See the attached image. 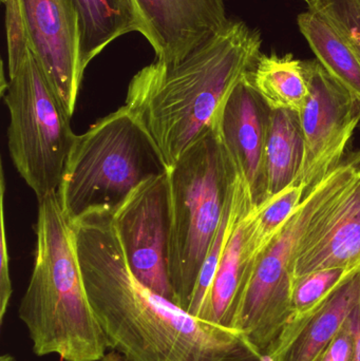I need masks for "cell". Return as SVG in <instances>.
<instances>
[{
	"label": "cell",
	"mask_w": 360,
	"mask_h": 361,
	"mask_svg": "<svg viewBox=\"0 0 360 361\" xmlns=\"http://www.w3.org/2000/svg\"><path fill=\"white\" fill-rule=\"evenodd\" d=\"M108 348L128 361H266L243 333L190 315L133 275L112 216L71 224Z\"/></svg>",
	"instance_id": "obj_1"
},
{
	"label": "cell",
	"mask_w": 360,
	"mask_h": 361,
	"mask_svg": "<svg viewBox=\"0 0 360 361\" xmlns=\"http://www.w3.org/2000/svg\"><path fill=\"white\" fill-rule=\"evenodd\" d=\"M261 46L258 30L230 19L182 61L156 59L133 76L125 107L168 171L213 128L222 106L261 54Z\"/></svg>",
	"instance_id": "obj_2"
},
{
	"label": "cell",
	"mask_w": 360,
	"mask_h": 361,
	"mask_svg": "<svg viewBox=\"0 0 360 361\" xmlns=\"http://www.w3.org/2000/svg\"><path fill=\"white\" fill-rule=\"evenodd\" d=\"M35 263L18 317L36 356L99 361L107 341L85 286L73 227L56 193L38 201Z\"/></svg>",
	"instance_id": "obj_3"
},
{
	"label": "cell",
	"mask_w": 360,
	"mask_h": 361,
	"mask_svg": "<svg viewBox=\"0 0 360 361\" xmlns=\"http://www.w3.org/2000/svg\"><path fill=\"white\" fill-rule=\"evenodd\" d=\"M167 171L147 133L123 106L76 135L57 197L71 224L113 216L137 187Z\"/></svg>",
	"instance_id": "obj_4"
},
{
	"label": "cell",
	"mask_w": 360,
	"mask_h": 361,
	"mask_svg": "<svg viewBox=\"0 0 360 361\" xmlns=\"http://www.w3.org/2000/svg\"><path fill=\"white\" fill-rule=\"evenodd\" d=\"M237 171L215 129L169 169L168 275L173 302L187 312Z\"/></svg>",
	"instance_id": "obj_5"
},
{
	"label": "cell",
	"mask_w": 360,
	"mask_h": 361,
	"mask_svg": "<svg viewBox=\"0 0 360 361\" xmlns=\"http://www.w3.org/2000/svg\"><path fill=\"white\" fill-rule=\"evenodd\" d=\"M360 173V150L346 157L306 192L304 201L258 256L232 320L266 361L291 319L294 263L311 229Z\"/></svg>",
	"instance_id": "obj_6"
},
{
	"label": "cell",
	"mask_w": 360,
	"mask_h": 361,
	"mask_svg": "<svg viewBox=\"0 0 360 361\" xmlns=\"http://www.w3.org/2000/svg\"><path fill=\"white\" fill-rule=\"evenodd\" d=\"M10 112L8 146L15 169L38 201L56 193L76 139L71 114L29 49L2 89Z\"/></svg>",
	"instance_id": "obj_7"
},
{
	"label": "cell",
	"mask_w": 360,
	"mask_h": 361,
	"mask_svg": "<svg viewBox=\"0 0 360 361\" xmlns=\"http://www.w3.org/2000/svg\"><path fill=\"white\" fill-rule=\"evenodd\" d=\"M310 97L300 116L304 157L297 180L308 191L344 161L360 123V97L319 63L304 61Z\"/></svg>",
	"instance_id": "obj_8"
},
{
	"label": "cell",
	"mask_w": 360,
	"mask_h": 361,
	"mask_svg": "<svg viewBox=\"0 0 360 361\" xmlns=\"http://www.w3.org/2000/svg\"><path fill=\"white\" fill-rule=\"evenodd\" d=\"M167 173L137 187L116 210L112 221L133 275L173 302L168 275L170 218Z\"/></svg>",
	"instance_id": "obj_9"
},
{
	"label": "cell",
	"mask_w": 360,
	"mask_h": 361,
	"mask_svg": "<svg viewBox=\"0 0 360 361\" xmlns=\"http://www.w3.org/2000/svg\"><path fill=\"white\" fill-rule=\"evenodd\" d=\"M30 49L71 116L85 70L82 29L73 0H20Z\"/></svg>",
	"instance_id": "obj_10"
},
{
	"label": "cell",
	"mask_w": 360,
	"mask_h": 361,
	"mask_svg": "<svg viewBox=\"0 0 360 361\" xmlns=\"http://www.w3.org/2000/svg\"><path fill=\"white\" fill-rule=\"evenodd\" d=\"M270 110L247 74L222 106L213 126L255 207L268 197L266 143Z\"/></svg>",
	"instance_id": "obj_11"
},
{
	"label": "cell",
	"mask_w": 360,
	"mask_h": 361,
	"mask_svg": "<svg viewBox=\"0 0 360 361\" xmlns=\"http://www.w3.org/2000/svg\"><path fill=\"white\" fill-rule=\"evenodd\" d=\"M156 59L175 63L223 29L224 0H133Z\"/></svg>",
	"instance_id": "obj_12"
},
{
	"label": "cell",
	"mask_w": 360,
	"mask_h": 361,
	"mask_svg": "<svg viewBox=\"0 0 360 361\" xmlns=\"http://www.w3.org/2000/svg\"><path fill=\"white\" fill-rule=\"evenodd\" d=\"M254 206L244 180L237 176L232 190V221L213 282L197 317L232 329L258 256L251 237Z\"/></svg>",
	"instance_id": "obj_13"
},
{
	"label": "cell",
	"mask_w": 360,
	"mask_h": 361,
	"mask_svg": "<svg viewBox=\"0 0 360 361\" xmlns=\"http://www.w3.org/2000/svg\"><path fill=\"white\" fill-rule=\"evenodd\" d=\"M360 267V173L311 229L294 263L293 281L328 269Z\"/></svg>",
	"instance_id": "obj_14"
},
{
	"label": "cell",
	"mask_w": 360,
	"mask_h": 361,
	"mask_svg": "<svg viewBox=\"0 0 360 361\" xmlns=\"http://www.w3.org/2000/svg\"><path fill=\"white\" fill-rule=\"evenodd\" d=\"M360 305V269L281 335L268 361H315Z\"/></svg>",
	"instance_id": "obj_15"
},
{
	"label": "cell",
	"mask_w": 360,
	"mask_h": 361,
	"mask_svg": "<svg viewBox=\"0 0 360 361\" xmlns=\"http://www.w3.org/2000/svg\"><path fill=\"white\" fill-rule=\"evenodd\" d=\"M249 82L271 110H290L300 114L310 97L304 61L293 54H260Z\"/></svg>",
	"instance_id": "obj_16"
},
{
	"label": "cell",
	"mask_w": 360,
	"mask_h": 361,
	"mask_svg": "<svg viewBox=\"0 0 360 361\" xmlns=\"http://www.w3.org/2000/svg\"><path fill=\"white\" fill-rule=\"evenodd\" d=\"M304 157L299 114L290 110H270L266 143V200L295 183Z\"/></svg>",
	"instance_id": "obj_17"
},
{
	"label": "cell",
	"mask_w": 360,
	"mask_h": 361,
	"mask_svg": "<svg viewBox=\"0 0 360 361\" xmlns=\"http://www.w3.org/2000/svg\"><path fill=\"white\" fill-rule=\"evenodd\" d=\"M82 29V66L89 63L120 36L141 32L133 0H73Z\"/></svg>",
	"instance_id": "obj_18"
},
{
	"label": "cell",
	"mask_w": 360,
	"mask_h": 361,
	"mask_svg": "<svg viewBox=\"0 0 360 361\" xmlns=\"http://www.w3.org/2000/svg\"><path fill=\"white\" fill-rule=\"evenodd\" d=\"M297 23L319 63L340 84L360 97V61L346 40L313 11L302 13Z\"/></svg>",
	"instance_id": "obj_19"
},
{
	"label": "cell",
	"mask_w": 360,
	"mask_h": 361,
	"mask_svg": "<svg viewBox=\"0 0 360 361\" xmlns=\"http://www.w3.org/2000/svg\"><path fill=\"white\" fill-rule=\"evenodd\" d=\"M308 189L304 185H291L283 192L254 207L251 218L252 243L259 256L277 233L287 224L304 201Z\"/></svg>",
	"instance_id": "obj_20"
},
{
	"label": "cell",
	"mask_w": 360,
	"mask_h": 361,
	"mask_svg": "<svg viewBox=\"0 0 360 361\" xmlns=\"http://www.w3.org/2000/svg\"><path fill=\"white\" fill-rule=\"evenodd\" d=\"M356 271L321 269L294 280L291 295V319L285 330L308 317L347 278Z\"/></svg>",
	"instance_id": "obj_21"
},
{
	"label": "cell",
	"mask_w": 360,
	"mask_h": 361,
	"mask_svg": "<svg viewBox=\"0 0 360 361\" xmlns=\"http://www.w3.org/2000/svg\"><path fill=\"white\" fill-rule=\"evenodd\" d=\"M6 6L8 75L16 71L30 49V38L20 0H1Z\"/></svg>",
	"instance_id": "obj_22"
},
{
	"label": "cell",
	"mask_w": 360,
	"mask_h": 361,
	"mask_svg": "<svg viewBox=\"0 0 360 361\" xmlns=\"http://www.w3.org/2000/svg\"><path fill=\"white\" fill-rule=\"evenodd\" d=\"M4 192L6 180L4 169L0 165V324H4L11 297H12V281L10 276V257H8V241H6V221H4Z\"/></svg>",
	"instance_id": "obj_23"
},
{
	"label": "cell",
	"mask_w": 360,
	"mask_h": 361,
	"mask_svg": "<svg viewBox=\"0 0 360 361\" xmlns=\"http://www.w3.org/2000/svg\"><path fill=\"white\" fill-rule=\"evenodd\" d=\"M354 313V312H353ZM355 329L352 315L345 322L342 330L321 352L315 361H351L354 353Z\"/></svg>",
	"instance_id": "obj_24"
},
{
	"label": "cell",
	"mask_w": 360,
	"mask_h": 361,
	"mask_svg": "<svg viewBox=\"0 0 360 361\" xmlns=\"http://www.w3.org/2000/svg\"><path fill=\"white\" fill-rule=\"evenodd\" d=\"M352 318L355 329V347L351 361H360V305L352 314Z\"/></svg>",
	"instance_id": "obj_25"
},
{
	"label": "cell",
	"mask_w": 360,
	"mask_h": 361,
	"mask_svg": "<svg viewBox=\"0 0 360 361\" xmlns=\"http://www.w3.org/2000/svg\"><path fill=\"white\" fill-rule=\"evenodd\" d=\"M99 361H128L126 358L123 357L120 353L116 351H111L110 353H106V355L104 356Z\"/></svg>",
	"instance_id": "obj_26"
},
{
	"label": "cell",
	"mask_w": 360,
	"mask_h": 361,
	"mask_svg": "<svg viewBox=\"0 0 360 361\" xmlns=\"http://www.w3.org/2000/svg\"><path fill=\"white\" fill-rule=\"evenodd\" d=\"M0 361H16L15 358L13 357L10 354H4V355L0 357Z\"/></svg>",
	"instance_id": "obj_27"
}]
</instances>
